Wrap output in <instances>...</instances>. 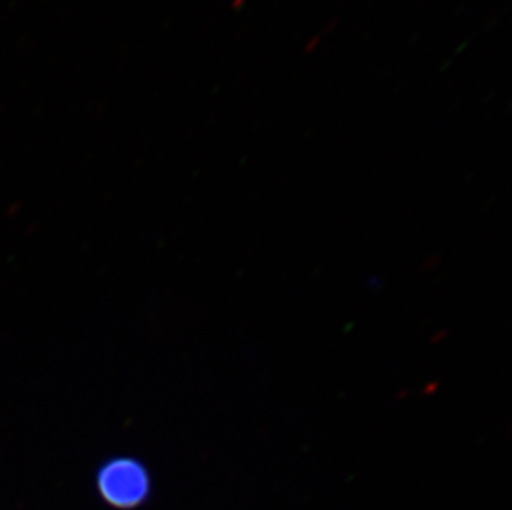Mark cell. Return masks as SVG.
I'll list each match as a JSON object with an SVG mask.
<instances>
[{
	"label": "cell",
	"instance_id": "6da1fadb",
	"mask_svg": "<svg viewBox=\"0 0 512 510\" xmlns=\"http://www.w3.org/2000/svg\"><path fill=\"white\" fill-rule=\"evenodd\" d=\"M151 487L145 464L131 456L112 458L97 472L98 494L113 509H138L150 499Z\"/></svg>",
	"mask_w": 512,
	"mask_h": 510
}]
</instances>
